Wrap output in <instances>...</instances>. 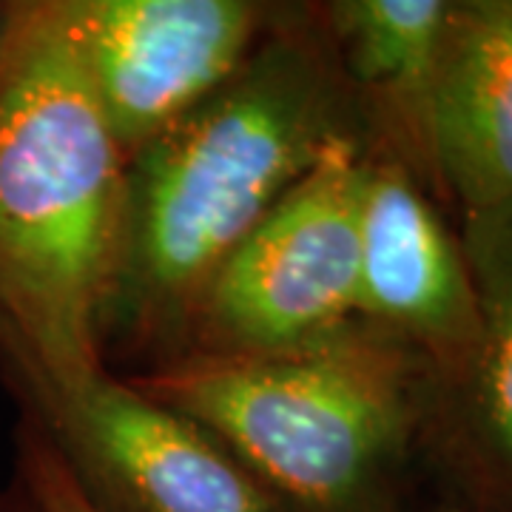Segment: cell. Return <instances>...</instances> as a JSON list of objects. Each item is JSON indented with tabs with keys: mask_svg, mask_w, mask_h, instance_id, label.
<instances>
[{
	"mask_svg": "<svg viewBox=\"0 0 512 512\" xmlns=\"http://www.w3.org/2000/svg\"><path fill=\"white\" fill-rule=\"evenodd\" d=\"M345 134H365L362 109L325 26L265 32L217 92L126 163L100 342L180 356L222 262Z\"/></svg>",
	"mask_w": 512,
	"mask_h": 512,
	"instance_id": "obj_1",
	"label": "cell"
},
{
	"mask_svg": "<svg viewBox=\"0 0 512 512\" xmlns=\"http://www.w3.org/2000/svg\"><path fill=\"white\" fill-rule=\"evenodd\" d=\"M126 163L60 3H12L0 23V348L18 379L63 387L103 367Z\"/></svg>",
	"mask_w": 512,
	"mask_h": 512,
	"instance_id": "obj_2",
	"label": "cell"
},
{
	"mask_svg": "<svg viewBox=\"0 0 512 512\" xmlns=\"http://www.w3.org/2000/svg\"><path fill=\"white\" fill-rule=\"evenodd\" d=\"M128 382L214 433L291 512H393L433 373L390 333L353 322L305 348L194 350Z\"/></svg>",
	"mask_w": 512,
	"mask_h": 512,
	"instance_id": "obj_3",
	"label": "cell"
},
{
	"mask_svg": "<svg viewBox=\"0 0 512 512\" xmlns=\"http://www.w3.org/2000/svg\"><path fill=\"white\" fill-rule=\"evenodd\" d=\"M370 154L365 134L330 143L222 262L183 353L305 348L359 322V214Z\"/></svg>",
	"mask_w": 512,
	"mask_h": 512,
	"instance_id": "obj_4",
	"label": "cell"
},
{
	"mask_svg": "<svg viewBox=\"0 0 512 512\" xmlns=\"http://www.w3.org/2000/svg\"><path fill=\"white\" fill-rule=\"evenodd\" d=\"M18 382L100 512H291L214 433L106 367L63 387Z\"/></svg>",
	"mask_w": 512,
	"mask_h": 512,
	"instance_id": "obj_5",
	"label": "cell"
},
{
	"mask_svg": "<svg viewBox=\"0 0 512 512\" xmlns=\"http://www.w3.org/2000/svg\"><path fill=\"white\" fill-rule=\"evenodd\" d=\"M80 66L131 160L245 63L265 32L251 0H57Z\"/></svg>",
	"mask_w": 512,
	"mask_h": 512,
	"instance_id": "obj_6",
	"label": "cell"
},
{
	"mask_svg": "<svg viewBox=\"0 0 512 512\" xmlns=\"http://www.w3.org/2000/svg\"><path fill=\"white\" fill-rule=\"evenodd\" d=\"M356 319L416 350L433 384L453 379L478 339L473 279L421 177L373 148L359 214Z\"/></svg>",
	"mask_w": 512,
	"mask_h": 512,
	"instance_id": "obj_7",
	"label": "cell"
},
{
	"mask_svg": "<svg viewBox=\"0 0 512 512\" xmlns=\"http://www.w3.org/2000/svg\"><path fill=\"white\" fill-rule=\"evenodd\" d=\"M424 148L461 217L512 205V0L450 3Z\"/></svg>",
	"mask_w": 512,
	"mask_h": 512,
	"instance_id": "obj_8",
	"label": "cell"
},
{
	"mask_svg": "<svg viewBox=\"0 0 512 512\" xmlns=\"http://www.w3.org/2000/svg\"><path fill=\"white\" fill-rule=\"evenodd\" d=\"M478 339L453 379L433 384L427 421L481 512H512V205L461 217Z\"/></svg>",
	"mask_w": 512,
	"mask_h": 512,
	"instance_id": "obj_9",
	"label": "cell"
},
{
	"mask_svg": "<svg viewBox=\"0 0 512 512\" xmlns=\"http://www.w3.org/2000/svg\"><path fill=\"white\" fill-rule=\"evenodd\" d=\"M453 0H336L322 12L336 63L390 154L427 174V100Z\"/></svg>",
	"mask_w": 512,
	"mask_h": 512,
	"instance_id": "obj_10",
	"label": "cell"
},
{
	"mask_svg": "<svg viewBox=\"0 0 512 512\" xmlns=\"http://www.w3.org/2000/svg\"><path fill=\"white\" fill-rule=\"evenodd\" d=\"M23 470L40 512H100L80 490L55 444L46 439L40 427L29 430L23 441Z\"/></svg>",
	"mask_w": 512,
	"mask_h": 512,
	"instance_id": "obj_11",
	"label": "cell"
},
{
	"mask_svg": "<svg viewBox=\"0 0 512 512\" xmlns=\"http://www.w3.org/2000/svg\"><path fill=\"white\" fill-rule=\"evenodd\" d=\"M441 512H481V510H476V507H473V510H467V507H447V510H441Z\"/></svg>",
	"mask_w": 512,
	"mask_h": 512,
	"instance_id": "obj_12",
	"label": "cell"
}]
</instances>
